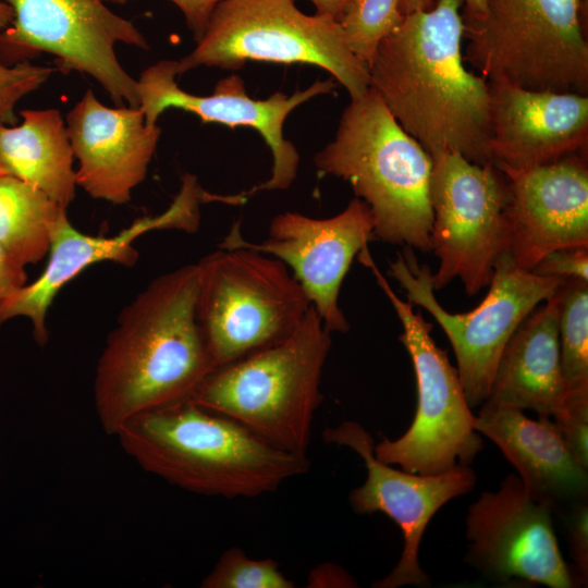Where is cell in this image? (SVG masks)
<instances>
[{"label": "cell", "mask_w": 588, "mask_h": 588, "mask_svg": "<svg viewBox=\"0 0 588 588\" xmlns=\"http://www.w3.org/2000/svg\"><path fill=\"white\" fill-rule=\"evenodd\" d=\"M463 0H438L405 14L379 45L370 87L399 124L432 157L454 150L491 162L489 83L466 69Z\"/></svg>", "instance_id": "cell-1"}, {"label": "cell", "mask_w": 588, "mask_h": 588, "mask_svg": "<svg viewBox=\"0 0 588 588\" xmlns=\"http://www.w3.org/2000/svg\"><path fill=\"white\" fill-rule=\"evenodd\" d=\"M197 265H186L154 279L120 313L94 379L108 436L142 413L189 399L215 370L197 322Z\"/></svg>", "instance_id": "cell-2"}, {"label": "cell", "mask_w": 588, "mask_h": 588, "mask_svg": "<svg viewBox=\"0 0 588 588\" xmlns=\"http://www.w3.org/2000/svg\"><path fill=\"white\" fill-rule=\"evenodd\" d=\"M115 437L145 471L209 497L256 498L309 468L306 455L278 448L191 399L133 417Z\"/></svg>", "instance_id": "cell-3"}, {"label": "cell", "mask_w": 588, "mask_h": 588, "mask_svg": "<svg viewBox=\"0 0 588 588\" xmlns=\"http://www.w3.org/2000/svg\"><path fill=\"white\" fill-rule=\"evenodd\" d=\"M314 163L320 175L347 182L369 207L376 240L431 252L432 157L371 87L351 99L333 140Z\"/></svg>", "instance_id": "cell-4"}, {"label": "cell", "mask_w": 588, "mask_h": 588, "mask_svg": "<svg viewBox=\"0 0 588 588\" xmlns=\"http://www.w3.org/2000/svg\"><path fill=\"white\" fill-rule=\"evenodd\" d=\"M311 306L285 339L212 370L189 397L285 451L306 455L331 336Z\"/></svg>", "instance_id": "cell-5"}, {"label": "cell", "mask_w": 588, "mask_h": 588, "mask_svg": "<svg viewBox=\"0 0 588 588\" xmlns=\"http://www.w3.org/2000/svg\"><path fill=\"white\" fill-rule=\"evenodd\" d=\"M196 265V317L215 369L285 339L311 307L289 268L270 255L219 247Z\"/></svg>", "instance_id": "cell-6"}, {"label": "cell", "mask_w": 588, "mask_h": 588, "mask_svg": "<svg viewBox=\"0 0 588 588\" xmlns=\"http://www.w3.org/2000/svg\"><path fill=\"white\" fill-rule=\"evenodd\" d=\"M247 61L322 68L351 99L370 87L369 69L350 51L339 22L305 14L294 0L220 2L196 47L176 60V70L179 75L199 66L238 70Z\"/></svg>", "instance_id": "cell-7"}, {"label": "cell", "mask_w": 588, "mask_h": 588, "mask_svg": "<svg viewBox=\"0 0 588 588\" xmlns=\"http://www.w3.org/2000/svg\"><path fill=\"white\" fill-rule=\"evenodd\" d=\"M579 13L580 0H485L482 16L464 19V59L488 82L587 94Z\"/></svg>", "instance_id": "cell-8"}, {"label": "cell", "mask_w": 588, "mask_h": 588, "mask_svg": "<svg viewBox=\"0 0 588 588\" xmlns=\"http://www.w3.org/2000/svg\"><path fill=\"white\" fill-rule=\"evenodd\" d=\"M357 258L369 268L389 298L402 326L399 340L408 352L417 384L413 422L395 440L383 438L373 446L375 456L389 465L418 475H438L457 464L468 466L482 450L474 428L475 416L467 402L457 369L431 336L432 324L413 304L401 299L372 260L368 246Z\"/></svg>", "instance_id": "cell-9"}, {"label": "cell", "mask_w": 588, "mask_h": 588, "mask_svg": "<svg viewBox=\"0 0 588 588\" xmlns=\"http://www.w3.org/2000/svg\"><path fill=\"white\" fill-rule=\"evenodd\" d=\"M388 272L407 301L426 309L446 334L470 408L487 399L501 354L519 324L567 280L524 270L506 253L497 261L481 303L468 313L452 314L436 298L432 272L412 248L404 247Z\"/></svg>", "instance_id": "cell-10"}, {"label": "cell", "mask_w": 588, "mask_h": 588, "mask_svg": "<svg viewBox=\"0 0 588 588\" xmlns=\"http://www.w3.org/2000/svg\"><path fill=\"white\" fill-rule=\"evenodd\" d=\"M431 250L439 258L434 290L460 279L469 296L489 285L509 253V185L492 162L479 164L454 150L432 156Z\"/></svg>", "instance_id": "cell-11"}, {"label": "cell", "mask_w": 588, "mask_h": 588, "mask_svg": "<svg viewBox=\"0 0 588 588\" xmlns=\"http://www.w3.org/2000/svg\"><path fill=\"white\" fill-rule=\"evenodd\" d=\"M13 11L0 30V62L13 65L40 52L53 54L63 72L95 78L117 107H139L137 79L121 65L118 42L149 49L138 28L103 0H2Z\"/></svg>", "instance_id": "cell-12"}, {"label": "cell", "mask_w": 588, "mask_h": 588, "mask_svg": "<svg viewBox=\"0 0 588 588\" xmlns=\"http://www.w3.org/2000/svg\"><path fill=\"white\" fill-rule=\"evenodd\" d=\"M465 524V561L489 579L578 586L561 554L551 511L529 497L517 475H507L497 491L482 492L469 505Z\"/></svg>", "instance_id": "cell-13"}, {"label": "cell", "mask_w": 588, "mask_h": 588, "mask_svg": "<svg viewBox=\"0 0 588 588\" xmlns=\"http://www.w3.org/2000/svg\"><path fill=\"white\" fill-rule=\"evenodd\" d=\"M373 240L371 211L355 197L330 218L294 211L277 215L259 243L245 240L236 222L219 247H247L279 259L291 268L324 328L346 332L350 324L339 305L341 285L355 256Z\"/></svg>", "instance_id": "cell-14"}, {"label": "cell", "mask_w": 588, "mask_h": 588, "mask_svg": "<svg viewBox=\"0 0 588 588\" xmlns=\"http://www.w3.org/2000/svg\"><path fill=\"white\" fill-rule=\"evenodd\" d=\"M322 438L329 444L350 448L364 462L366 480L350 494L354 512L362 515L381 512L403 532L404 547L399 562L373 587L429 586V577L418 561L422 535L439 509L473 490L476 483L473 468L457 464L451 470L438 475H418L395 469L375 456L371 434L353 420L327 428Z\"/></svg>", "instance_id": "cell-15"}, {"label": "cell", "mask_w": 588, "mask_h": 588, "mask_svg": "<svg viewBox=\"0 0 588 588\" xmlns=\"http://www.w3.org/2000/svg\"><path fill=\"white\" fill-rule=\"evenodd\" d=\"M177 75L176 60L159 61L142 72L137 93L147 125H156L166 110L180 109L196 114L203 123L254 128L270 148L272 172L269 180L240 196L245 200L259 191H281L292 185L297 175L299 155L294 144L284 138V122L302 103L331 93L335 87L332 79L316 81L290 96L277 91L267 99H254L247 95L245 84L237 75L219 81L213 93L207 96L182 89L175 81Z\"/></svg>", "instance_id": "cell-16"}, {"label": "cell", "mask_w": 588, "mask_h": 588, "mask_svg": "<svg viewBox=\"0 0 588 588\" xmlns=\"http://www.w3.org/2000/svg\"><path fill=\"white\" fill-rule=\"evenodd\" d=\"M206 193L194 174L185 173L177 194L163 212L138 218L112 236L83 233L65 215L53 231L44 271L0 305V326L11 318L26 317L33 324L35 341L45 346L49 339L47 314L65 284L102 261L133 267L138 259L133 244L147 232L179 230L195 233L200 224V205L206 203Z\"/></svg>", "instance_id": "cell-17"}, {"label": "cell", "mask_w": 588, "mask_h": 588, "mask_svg": "<svg viewBox=\"0 0 588 588\" xmlns=\"http://www.w3.org/2000/svg\"><path fill=\"white\" fill-rule=\"evenodd\" d=\"M507 179L509 255L531 271L548 253L588 245V169L576 154Z\"/></svg>", "instance_id": "cell-18"}, {"label": "cell", "mask_w": 588, "mask_h": 588, "mask_svg": "<svg viewBox=\"0 0 588 588\" xmlns=\"http://www.w3.org/2000/svg\"><path fill=\"white\" fill-rule=\"evenodd\" d=\"M488 83L489 151L502 172L553 162L587 146V94Z\"/></svg>", "instance_id": "cell-19"}, {"label": "cell", "mask_w": 588, "mask_h": 588, "mask_svg": "<svg viewBox=\"0 0 588 588\" xmlns=\"http://www.w3.org/2000/svg\"><path fill=\"white\" fill-rule=\"evenodd\" d=\"M77 186L114 205L130 201L146 177L161 128L147 125L139 107L110 108L87 90L65 120Z\"/></svg>", "instance_id": "cell-20"}, {"label": "cell", "mask_w": 588, "mask_h": 588, "mask_svg": "<svg viewBox=\"0 0 588 588\" xmlns=\"http://www.w3.org/2000/svg\"><path fill=\"white\" fill-rule=\"evenodd\" d=\"M474 428L500 449L529 497L552 514L563 515L587 500L588 470L573 457L551 417L532 420L520 409L499 406L480 409Z\"/></svg>", "instance_id": "cell-21"}, {"label": "cell", "mask_w": 588, "mask_h": 588, "mask_svg": "<svg viewBox=\"0 0 588 588\" xmlns=\"http://www.w3.org/2000/svg\"><path fill=\"white\" fill-rule=\"evenodd\" d=\"M560 299L559 287L513 333L480 409L509 406L551 418L562 411L567 388L561 368Z\"/></svg>", "instance_id": "cell-22"}, {"label": "cell", "mask_w": 588, "mask_h": 588, "mask_svg": "<svg viewBox=\"0 0 588 588\" xmlns=\"http://www.w3.org/2000/svg\"><path fill=\"white\" fill-rule=\"evenodd\" d=\"M19 125L0 126V175L44 192L68 208L76 193V171L66 124L57 109L23 110Z\"/></svg>", "instance_id": "cell-23"}, {"label": "cell", "mask_w": 588, "mask_h": 588, "mask_svg": "<svg viewBox=\"0 0 588 588\" xmlns=\"http://www.w3.org/2000/svg\"><path fill=\"white\" fill-rule=\"evenodd\" d=\"M65 215L66 208L38 188L0 175V246L20 265L48 256L53 231Z\"/></svg>", "instance_id": "cell-24"}, {"label": "cell", "mask_w": 588, "mask_h": 588, "mask_svg": "<svg viewBox=\"0 0 588 588\" xmlns=\"http://www.w3.org/2000/svg\"><path fill=\"white\" fill-rule=\"evenodd\" d=\"M560 293L561 368L568 393L588 389V281L567 279Z\"/></svg>", "instance_id": "cell-25"}, {"label": "cell", "mask_w": 588, "mask_h": 588, "mask_svg": "<svg viewBox=\"0 0 588 588\" xmlns=\"http://www.w3.org/2000/svg\"><path fill=\"white\" fill-rule=\"evenodd\" d=\"M403 16L400 0H348L338 22L350 51L369 69L379 45Z\"/></svg>", "instance_id": "cell-26"}, {"label": "cell", "mask_w": 588, "mask_h": 588, "mask_svg": "<svg viewBox=\"0 0 588 588\" xmlns=\"http://www.w3.org/2000/svg\"><path fill=\"white\" fill-rule=\"evenodd\" d=\"M271 559L253 560L240 548H229L203 579V588H293Z\"/></svg>", "instance_id": "cell-27"}, {"label": "cell", "mask_w": 588, "mask_h": 588, "mask_svg": "<svg viewBox=\"0 0 588 588\" xmlns=\"http://www.w3.org/2000/svg\"><path fill=\"white\" fill-rule=\"evenodd\" d=\"M56 71L57 68L35 65L29 61L13 65L0 62V126L14 125L16 103L45 84Z\"/></svg>", "instance_id": "cell-28"}, {"label": "cell", "mask_w": 588, "mask_h": 588, "mask_svg": "<svg viewBox=\"0 0 588 588\" xmlns=\"http://www.w3.org/2000/svg\"><path fill=\"white\" fill-rule=\"evenodd\" d=\"M553 418L568 451L588 470V389L568 392L562 411Z\"/></svg>", "instance_id": "cell-29"}, {"label": "cell", "mask_w": 588, "mask_h": 588, "mask_svg": "<svg viewBox=\"0 0 588 588\" xmlns=\"http://www.w3.org/2000/svg\"><path fill=\"white\" fill-rule=\"evenodd\" d=\"M537 274L588 281V245L554 249L531 270Z\"/></svg>", "instance_id": "cell-30"}, {"label": "cell", "mask_w": 588, "mask_h": 588, "mask_svg": "<svg viewBox=\"0 0 588 588\" xmlns=\"http://www.w3.org/2000/svg\"><path fill=\"white\" fill-rule=\"evenodd\" d=\"M565 519L572 559L575 562V574L579 584H587L588 577V503L581 501L572 506Z\"/></svg>", "instance_id": "cell-31"}, {"label": "cell", "mask_w": 588, "mask_h": 588, "mask_svg": "<svg viewBox=\"0 0 588 588\" xmlns=\"http://www.w3.org/2000/svg\"><path fill=\"white\" fill-rule=\"evenodd\" d=\"M124 4L130 0H103ZM183 13L187 27L193 34L196 42L201 38L216 7L224 0H170Z\"/></svg>", "instance_id": "cell-32"}, {"label": "cell", "mask_w": 588, "mask_h": 588, "mask_svg": "<svg viewBox=\"0 0 588 588\" xmlns=\"http://www.w3.org/2000/svg\"><path fill=\"white\" fill-rule=\"evenodd\" d=\"M25 268L12 259L0 246V305L27 284Z\"/></svg>", "instance_id": "cell-33"}, {"label": "cell", "mask_w": 588, "mask_h": 588, "mask_svg": "<svg viewBox=\"0 0 588 588\" xmlns=\"http://www.w3.org/2000/svg\"><path fill=\"white\" fill-rule=\"evenodd\" d=\"M309 587H355L354 579L340 566L326 564L315 568L308 578Z\"/></svg>", "instance_id": "cell-34"}, {"label": "cell", "mask_w": 588, "mask_h": 588, "mask_svg": "<svg viewBox=\"0 0 588 588\" xmlns=\"http://www.w3.org/2000/svg\"><path fill=\"white\" fill-rule=\"evenodd\" d=\"M465 17L478 19L485 13V0H463ZM434 0H400V10L403 15L417 10H427L433 5Z\"/></svg>", "instance_id": "cell-35"}, {"label": "cell", "mask_w": 588, "mask_h": 588, "mask_svg": "<svg viewBox=\"0 0 588 588\" xmlns=\"http://www.w3.org/2000/svg\"><path fill=\"white\" fill-rule=\"evenodd\" d=\"M314 3L317 12L332 16L336 21L341 17L348 0H309Z\"/></svg>", "instance_id": "cell-36"}, {"label": "cell", "mask_w": 588, "mask_h": 588, "mask_svg": "<svg viewBox=\"0 0 588 588\" xmlns=\"http://www.w3.org/2000/svg\"><path fill=\"white\" fill-rule=\"evenodd\" d=\"M13 21V11L4 1L0 0V30L8 28Z\"/></svg>", "instance_id": "cell-37"}]
</instances>
